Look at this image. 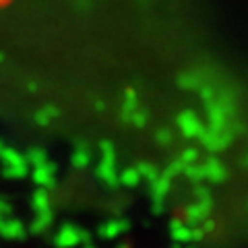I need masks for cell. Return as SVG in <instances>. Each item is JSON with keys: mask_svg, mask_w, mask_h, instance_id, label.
Instances as JSON below:
<instances>
[{"mask_svg": "<svg viewBox=\"0 0 248 248\" xmlns=\"http://www.w3.org/2000/svg\"><path fill=\"white\" fill-rule=\"evenodd\" d=\"M199 139L203 141L205 147H209V149H223L226 145H230L232 141V137L226 128H213V126H209V128H203L201 130V135Z\"/></svg>", "mask_w": 248, "mask_h": 248, "instance_id": "6da1fadb", "label": "cell"}, {"mask_svg": "<svg viewBox=\"0 0 248 248\" xmlns=\"http://www.w3.org/2000/svg\"><path fill=\"white\" fill-rule=\"evenodd\" d=\"M27 159L33 161L35 166H44V164H46V153H44L42 149H31V151L27 153Z\"/></svg>", "mask_w": 248, "mask_h": 248, "instance_id": "52a82bcc", "label": "cell"}, {"mask_svg": "<svg viewBox=\"0 0 248 248\" xmlns=\"http://www.w3.org/2000/svg\"><path fill=\"white\" fill-rule=\"evenodd\" d=\"M192 159H197V151L195 149H188L182 155V161H192Z\"/></svg>", "mask_w": 248, "mask_h": 248, "instance_id": "30bf717a", "label": "cell"}, {"mask_svg": "<svg viewBox=\"0 0 248 248\" xmlns=\"http://www.w3.org/2000/svg\"><path fill=\"white\" fill-rule=\"evenodd\" d=\"M157 141L164 145V143H172V135L170 130H157Z\"/></svg>", "mask_w": 248, "mask_h": 248, "instance_id": "9c48e42d", "label": "cell"}, {"mask_svg": "<svg viewBox=\"0 0 248 248\" xmlns=\"http://www.w3.org/2000/svg\"><path fill=\"white\" fill-rule=\"evenodd\" d=\"M137 110V93L135 91H126V99H124L122 104V120L130 122V116H133V112Z\"/></svg>", "mask_w": 248, "mask_h": 248, "instance_id": "3957f363", "label": "cell"}, {"mask_svg": "<svg viewBox=\"0 0 248 248\" xmlns=\"http://www.w3.org/2000/svg\"><path fill=\"white\" fill-rule=\"evenodd\" d=\"M87 161H89V149L87 147H79L73 155V164L77 168H83V166H87Z\"/></svg>", "mask_w": 248, "mask_h": 248, "instance_id": "5b68a950", "label": "cell"}, {"mask_svg": "<svg viewBox=\"0 0 248 248\" xmlns=\"http://www.w3.org/2000/svg\"><path fill=\"white\" fill-rule=\"evenodd\" d=\"M178 126L182 128V133L186 137H199L201 130H203V122L199 120V116L192 112V110H186L182 112L180 116H178Z\"/></svg>", "mask_w": 248, "mask_h": 248, "instance_id": "7a4b0ae2", "label": "cell"}, {"mask_svg": "<svg viewBox=\"0 0 248 248\" xmlns=\"http://www.w3.org/2000/svg\"><path fill=\"white\" fill-rule=\"evenodd\" d=\"M56 116H58L56 108H42V110L35 114V122L40 124V126H46V124H50L52 120H56Z\"/></svg>", "mask_w": 248, "mask_h": 248, "instance_id": "277c9868", "label": "cell"}, {"mask_svg": "<svg viewBox=\"0 0 248 248\" xmlns=\"http://www.w3.org/2000/svg\"><path fill=\"white\" fill-rule=\"evenodd\" d=\"M0 2H4V0H0Z\"/></svg>", "mask_w": 248, "mask_h": 248, "instance_id": "7c38bea8", "label": "cell"}, {"mask_svg": "<svg viewBox=\"0 0 248 248\" xmlns=\"http://www.w3.org/2000/svg\"><path fill=\"white\" fill-rule=\"evenodd\" d=\"M124 180H126V184H135L137 172H126V174H124Z\"/></svg>", "mask_w": 248, "mask_h": 248, "instance_id": "8fae6325", "label": "cell"}, {"mask_svg": "<svg viewBox=\"0 0 248 248\" xmlns=\"http://www.w3.org/2000/svg\"><path fill=\"white\" fill-rule=\"evenodd\" d=\"M147 120H149V114H147L145 110H135L133 116H130V122H133L135 126H145Z\"/></svg>", "mask_w": 248, "mask_h": 248, "instance_id": "8992f818", "label": "cell"}, {"mask_svg": "<svg viewBox=\"0 0 248 248\" xmlns=\"http://www.w3.org/2000/svg\"><path fill=\"white\" fill-rule=\"evenodd\" d=\"M209 174H211L213 178H217V180H219V178H223V176H226V172H223V168L219 166V164H213V161H211V164H209Z\"/></svg>", "mask_w": 248, "mask_h": 248, "instance_id": "ba28073f", "label": "cell"}]
</instances>
